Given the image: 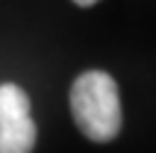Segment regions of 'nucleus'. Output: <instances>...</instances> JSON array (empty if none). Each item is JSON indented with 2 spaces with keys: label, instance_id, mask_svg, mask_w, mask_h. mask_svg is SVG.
<instances>
[{
  "label": "nucleus",
  "instance_id": "f257e3e1",
  "mask_svg": "<svg viewBox=\"0 0 156 153\" xmlns=\"http://www.w3.org/2000/svg\"><path fill=\"white\" fill-rule=\"evenodd\" d=\"M71 112L78 129L98 143L112 141L122 126L119 90L110 73L85 70L76 78L71 87Z\"/></svg>",
  "mask_w": 156,
  "mask_h": 153
},
{
  "label": "nucleus",
  "instance_id": "f03ea898",
  "mask_svg": "<svg viewBox=\"0 0 156 153\" xmlns=\"http://www.w3.org/2000/svg\"><path fill=\"white\" fill-rule=\"evenodd\" d=\"M37 126L27 92L15 83L0 85V153H32Z\"/></svg>",
  "mask_w": 156,
  "mask_h": 153
},
{
  "label": "nucleus",
  "instance_id": "7ed1b4c3",
  "mask_svg": "<svg viewBox=\"0 0 156 153\" xmlns=\"http://www.w3.org/2000/svg\"><path fill=\"white\" fill-rule=\"evenodd\" d=\"M76 5H80V7H90V5H95V2H100V0H73Z\"/></svg>",
  "mask_w": 156,
  "mask_h": 153
}]
</instances>
